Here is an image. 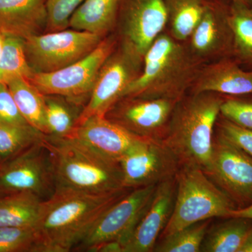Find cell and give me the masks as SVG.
<instances>
[{
  "label": "cell",
  "instance_id": "1",
  "mask_svg": "<svg viewBox=\"0 0 252 252\" xmlns=\"http://www.w3.org/2000/svg\"><path fill=\"white\" fill-rule=\"evenodd\" d=\"M130 190L91 192L56 189L41 203L34 226V252L73 251L104 212Z\"/></svg>",
  "mask_w": 252,
  "mask_h": 252
},
{
  "label": "cell",
  "instance_id": "2",
  "mask_svg": "<svg viewBox=\"0 0 252 252\" xmlns=\"http://www.w3.org/2000/svg\"><path fill=\"white\" fill-rule=\"evenodd\" d=\"M204 64L191 54L187 43L176 40L165 31L147 50L142 72L121 98L179 101L188 94Z\"/></svg>",
  "mask_w": 252,
  "mask_h": 252
},
{
  "label": "cell",
  "instance_id": "3",
  "mask_svg": "<svg viewBox=\"0 0 252 252\" xmlns=\"http://www.w3.org/2000/svg\"><path fill=\"white\" fill-rule=\"evenodd\" d=\"M224 94L188 93L176 104L162 142L181 167L206 172L210 166L215 125Z\"/></svg>",
  "mask_w": 252,
  "mask_h": 252
},
{
  "label": "cell",
  "instance_id": "4",
  "mask_svg": "<svg viewBox=\"0 0 252 252\" xmlns=\"http://www.w3.org/2000/svg\"><path fill=\"white\" fill-rule=\"evenodd\" d=\"M54 164L56 189L109 192L125 188L119 162L73 137L44 135Z\"/></svg>",
  "mask_w": 252,
  "mask_h": 252
},
{
  "label": "cell",
  "instance_id": "5",
  "mask_svg": "<svg viewBox=\"0 0 252 252\" xmlns=\"http://www.w3.org/2000/svg\"><path fill=\"white\" fill-rule=\"evenodd\" d=\"M176 179L173 210L160 238L201 220L215 217L227 218L231 210L238 208L200 169L181 167Z\"/></svg>",
  "mask_w": 252,
  "mask_h": 252
},
{
  "label": "cell",
  "instance_id": "6",
  "mask_svg": "<svg viewBox=\"0 0 252 252\" xmlns=\"http://www.w3.org/2000/svg\"><path fill=\"white\" fill-rule=\"evenodd\" d=\"M117 46V36L110 34L84 59L56 72L33 73L28 80L44 95L61 96L83 104L84 99L90 97L101 68Z\"/></svg>",
  "mask_w": 252,
  "mask_h": 252
},
{
  "label": "cell",
  "instance_id": "7",
  "mask_svg": "<svg viewBox=\"0 0 252 252\" xmlns=\"http://www.w3.org/2000/svg\"><path fill=\"white\" fill-rule=\"evenodd\" d=\"M103 39L89 32L67 28L25 39V51L33 72H53L84 59Z\"/></svg>",
  "mask_w": 252,
  "mask_h": 252
},
{
  "label": "cell",
  "instance_id": "8",
  "mask_svg": "<svg viewBox=\"0 0 252 252\" xmlns=\"http://www.w3.org/2000/svg\"><path fill=\"white\" fill-rule=\"evenodd\" d=\"M158 185L132 189L109 207L73 252H98L105 243L119 241L124 247L149 206Z\"/></svg>",
  "mask_w": 252,
  "mask_h": 252
},
{
  "label": "cell",
  "instance_id": "9",
  "mask_svg": "<svg viewBox=\"0 0 252 252\" xmlns=\"http://www.w3.org/2000/svg\"><path fill=\"white\" fill-rule=\"evenodd\" d=\"M56 190L54 164L43 140L0 164V192L5 195L30 193L45 200Z\"/></svg>",
  "mask_w": 252,
  "mask_h": 252
},
{
  "label": "cell",
  "instance_id": "10",
  "mask_svg": "<svg viewBox=\"0 0 252 252\" xmlns=\"http://www.w3.org/2000/svg\"><path fill=\"white\" fill-rule=\"evenodd\" d=\"M165 0H120L118 45L143 59L154 41L166 30Z\"/></svg>",
  "mask_w": 252,
  "mask_h": 252
},
{
  "label": "cell",
  "instance_id": "11",
  "mask_svg": "<svg viewBox=\"0 0 252 252\" xmlns=\"http://www.w3.org/2000/svg\"><path fill=\"white\" fill-rule=\"evenodd\" d=\"M144 60L118 45L99 71L89 100L83 108L77 127L89 118L105 117L124 91L140 76Z\"/></svg>",
  "mask_w": 252,
  "mask_h": 252
},
{
  "label": "cell",
  "instance_id": "12",
  "mask_svg": "<svg viewBox=\"0 0 252 252\" xmlns=\"http://www.w3.org/2000/svg\"><path fill=\"white\" fill-rule=\"evenodd\" d=\"M125 188L158 185L176 177L180 162L162 141L140 138L119 160Z\"/></svg>",
  "mask_w": 252,
  "mask_h": 252
},
{
  "label": "cell",
  "instance_id": "13",
  "mask_svg": "<svg viewBox=\"0 0 252 252\" xmlns=\"http://www.w3.org/2000/svg\"><path fill=\"white\" fill-rule=\"evenodd\" d=\"M205 174L237 205L252 202V158L215 132L210 166Z\"/></svg>",
  "mask_w": 252,
  "mask_h": 252
},
{
  "label": "cell",
  "instance_id": "14",
  "mask_svg": "<svg viewBox=\"0 0 252 252\" xmlns=\"http://www.w3.org/2000/svg\"><path fill=\"white\" fill-rule=\"evenodd\" d=\"M177 102L167 99L122 97L109 109L105 117L133 135L162 141L166 135Z\"/></svg>",
  "mask_w": 252,
  "mask_h": 252
},
{
  "label": "cell",
  "instance_id": "15",
  "mask_svg": "<svg viewBox=\"0 0 252 252\" xmlns=\"http://www.w3.org/2000/svg\"><path fill=\"white\" fill-rule=\"evenodd\" d=\"M230 3V0H207L203 16L186 41L191 54L203 64L233 57Z\"/></svg>",
  "mask_w": 252,
  "mask_h": 252
},
{
  "label": "cell",
  "instance_id": "16",
  "mask_svg": "<svg viewBox=\"0 0 252 252\" xmlns=\"http://www.w3.org/2000/svg\"><path fill=\"white\" fill-rule=\"evenodd\" d=\"M176 192V177L158 184L149 206L124 245V252H154L171 216Z\"/></svg>",
  "mask_w": 252,
  "mask_h": 252
},
{
  "label": "cell",
  "instance_id": "17",
  "mask_svg": "<svg viewBox=\"0 0 252 252\" xmlns=\"http://www.w3.org/2000/svg\"><path fill=\"white\" fill-rule=\"evenodd\" d=\"M217 93L224 95L252 94V70L233 58L207 63L200 69L189 93Z\"/></svg>",
  "mask_w": 252,
  "mask_h": 252
},
{
  "label": "cell",
  "instance_id": "18",
  "mask_svg": "<svg viewBox=\"0 0 252 252\" xmlns=\"http://www.w3.org/2000/svg\"><path fill=\"white\" fill-rule=\"evenodd\" d=\"M104 157L119 162L138 137L105 117H93L77 126L71 137Z\"/></svg>",
  "mask_w": 252,
  "mask_h": 252
},
{
  "label": "cell",
  "instance_id": "19",
  "mask_svg": "<svg viewBox=\"0 0 252 252\" xmlns=\"http://www.w3.org/2000/svg\"><path fill=\"white\" fill-rule=\"evenodd\" d=\"M46 0H0V31L27 39L45 32Z\"/></svg>",
  "mask_w": 252,
  "mask_h": 252
},
{
  "label": "cell",
  "instance_id": "20",
  "mask_svg": "<svg viewBox=\"0 0 252 252\" xmlns=\"http://www.w3.org/2000/svg\"><path fill=\"white\" fill-rule=\"evenodd\" d=\"M119 4L120 0H84L70 18L69 28L104 39L116 29Z\"/></svg>",
  "mask_w": 252,
  "mask_h": 252
},
{
  "label": "cell",
  "instance_id": "21",
  "mask_svg": "<svg viewBox=\"0 0 252 252\" xmlns=\"http://www.w3.org/2000/svg\"><path fill=\"white\" fill-rule=\"evenodd\" d=\"M23 118L32 127L48 135L44 95L26 78L17 77L6 84Z\"/></svg>",
  "mask_w": 252,
  "mask_h": 252
},
{
  "label": "cell",
  "instance_id": "22",
  "mask_svg": "<svg viewBox=\"0 0 252 252\" xmlns=\"http://www.w3.org/2000/svg\"><path fill=\"white\" fill-rule=\"evenodd\" d=\"M225 220L209 228L200 252H239L251 229L252 220L242 217H229Z\"/></svg>",
  "mask_w": 252,
  "mask_h": 252
},
{
  "label": "cell",
  "instance_id": "23",
  "mask_svg": "<svg viewBox=\"0 0 252 252\" xmlns=\"http://www.w3.org/2000/svg\"><path fill=\"white\" fill-rule=\"evenodd\" d=\"M207 0H165L167 32L182 42L188 41L203 16Z\"/></svg>",
  "mask_w": 252,
  "mask_h": 252
},
{
  "label": "cell",
  "instance_id": "24",
  "mask_svg": "<svg viewBox=\"0 0 252 252\" xmlns=\"http://www.w3.org/2000/svg\"><path fill=\"white\" fill-rule=\"evenodd\" d=\"M41 200L30 193L7 194L0 198V226L34 227L39 217Z\"/></svg>",
  "mask_w": 252,
  "mask_h": 252
},
{
  "label": "cell",
  "instance_id": "25",
  "mask_svg": "<svg viewBox=\"0 0 252 252\" xmlns=\"http://www.w3.org/2000/svg\"><path fill=\"white\" fill-rule=\"evenodd\" d=\"M230 23L234 36L233 59L240 66L252 70V6L230 3Z\"/></svg>",
  "mask_w": 252,
  "mask_h": 252
},
{
  "label": "cell",
  "instance_id": "26",
  "mask_svg": "<svg viewBox=\"0 0 252 252\" xmlns=\"http://www.w3.org/2000/svg\"><path fill=\"white\" fill-rule=\"evenodd\" d=\"M48 135L69 137L77 127L83 104L58 95H44Z\"/></svg>",
  "mask_w": 252,
  "mask_h": 252
},
{
  "label": "cell",
  "instance_id": "27",
  "mask_svg": "<svg viewBox=\"0 0 252 252\" xmlns=\"http://www.w3.org/2000/svg\"><path fill=\"white\" fill-rule=\"evenodd\" d=\"M33 73L26 58L24 39L6 36L0 56V83L6 84L17 77L28 79Z\"/></svg>",
  "mask_w": 252,
  "mask_h": 252
},
{
  "label": "cell",
  "instance_id": "28",
  "mask_svg": "<svg viewBox=\"0 0 252 252\" xmlns=\"http://www.w3.org/2000/svg\"><path fill=\"white\" fill-rule=\"evenodd\" d=\"M44 135L30 125L15 126L0 122V164L41 142Z\"/></svg>",
  "mask_w": 252,
  "mask_h": 252
},
{
  "label": "cell",
  "instance_id": "29",
  "mask_svg": "<svg viewBox=\"0 0 252 252\" xmlns=\"http://www.w3.org/2000/svg\"><path fill=\"white\" fill-rule=\"evenodd\" d=\"M210 220L197 222L172 234L162 237L157 243L156 252H198L210 227Z\"/></svg>",
  "mask_w": 252,
  "mask_h": 252
},
{
  "label": "cell",
  "instance_id": "30",
  "mask_svg": "<svg viewBox=\"0 0 252 252\" xmlns=\"http://www.w3.org/2000/svg\"><path fill=\"white\" fill-rule=\"evenodd\" d=\"M220 114L240 127L252 130V94L224 95Z\"/></svg>",
  "mask_w": 252,
  "mask_h": 252
},
{
  "label": "cell",
  "instance_id": "31",
  "mask_svg": "<svg viewBox=\"0 0 252 252\" xmlns=\"http://www.w3.org/2000/svg\"><path fill=\"white\" fill-rule=\"evenodd\" d=\"M34 227L0 226V252H34Z\"/></svg>",
  "mask_w": 252,
  "mask_h": 252
},
{
  "label": "cell",
  "instance_id": "32",
  "mask_svg": "<svg viewBox=\"0 0 252 252\" xmlns=\"http://www.w3.org/2000/svg\"><path fill=\"white\" fill-rule=\"evenodd\" d=\"M84 0H46L47 26L45 32L69 28L70 18Z\"/></svg>",
  "mask_w": 252,
  "mask_h": 252
},
{
  "label": "cell",
  "instance_id": "33",
  "mask_svg": "<svg viewBox=\"0 0 252 252\" xmlns=\"http://www.w3.org/2000/svg\"><path fill=\"white\" fill-rule=\"evenodd\" d=\"M215 132L252 158V130L240 127L220 114L215 125Z\"/></svg>",
  "mask_w": 252,
  "mask_h": 252
},
{
  "label": "cell",
  "instance_id": "34",
  "mask_svg": "<svg viewBox=\"0 0 252 252\" xmlns=\"http://www.w3.org/2000/svg\"><path fill=\"white\" fill-rule=\"evenodd\" d=\"M0 122L15 126L29 125L20 112L7 85L2 83H0Z\"/></svg>",
  "mask_w": 252,
  "mask_h": 252
},
{
  "label": "cell",
  "instance_id": "35",
  "mask_svg": "<svg viewBox=\"0 0 252 252\" xmlns=\"http://www.w3.org/2000/svg\"><path fill=\"white\" fill-rule=\"evenodd\" d=\"M229 217H242V218L252 220V202L248 206L231 210L228 213L227 218Z\"/></svg>",
  "mask_w": 252,
  "mask_h": 252
},
{
  "label": "cell",
  "instance_id": "36",
  "mask_svg": "<svg viewBox=\"0 0 252 252\" xmlns=\"http://www.w3.org/2000/svg\"><path fill=\"white\" fill-rule=\"evenodd\" d=\"M239 252H252V227L244 240Z\"/></svg>",
  "mask_w": 252,
  "mask_h": 252
},
{
  "label": "cell",
  "instance_id": "37",
  "mask_svg": "<svg viewBox=\"0 0 252 252\" xmlns=\"http://www.w3.org/2000/svg\"><path fill=\"white\" fill-rule=\"evenodd\" d=\"M5 37H6V36L0 31V56H1V51H2L3 46H4Z\"/></svg>",
  "mask_w": 252,
  "mask_h": 252
},
{
  "label": "cell",
  "instance_id": "38",
  "mask_svg": "<svg viewBox=\"0 0 252 252\" xmlns=\"http://www.w3.org/2000/svg\"><path fill=\"white\" fill-rule=\"evenodd\" d=\"M230 1H235V2L244 3V4L251 5V0H230Z\"/></svg>",
  "mask_w": 252,
  "mask_h": 252
},
{
  "label": "cell",
  "instance_id": "39",
  "mask_svg": "<svg viewBox=\"0 0 252 252\" xmlns=\"http://www.w3.org/2000/svg\"><path fill=\"white\" fill-rule=\"evenodd\" d=\"M4 195H5V194H4L3 193H1V192H0V198H1V197L4 196Z\"/></svg>",
  "mask_w": 252,
  "mask_h": 252
},
{
  "label": "cell",
  "instance_id": "40",
  "mask_svg": "<svg viewBox=\"0 0 252 252\" xmlns=\"http://www.w3.org/2000/svg\"><path fill=\"white\" fill-rule=\"evenodd\" d=\"M251 5H252V0H251Z\"/></svg>",
  "mask_w": 252,
  "mask_h": 252
}]
</instances>
